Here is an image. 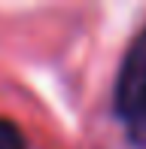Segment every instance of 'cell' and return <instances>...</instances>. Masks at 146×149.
<instances>
[{
    "instance_id": "1",
    "label": "cell",
    "mask_w": 146,
    "mask_h": 149,
    "mask_svg": "<svg viewBox=\"0 0 146 149\" xmlns=\"http://www.w3.org/2000/svg\"><path fill=\"white\" fill-rule=\"evenodd\" d=\"M113 110L122 122L125 134L137 146H146V28L134 37L131 49L119 64Z\"/></svg>"
},
{
    "instance_id": "2",
    "label": "cell",
    "mask_w": 146,
    "mask_h": 149,
    "mask_svg": "<svg viewBox=\"0 0 146 149\" xmlns=\"http://www.w3.org/2000/svg\"><path fill=\"white\" fill-rule=\"evenodd\" d=\"M0 149H28V137L12 119H0Z\"/></svg>"
}]
</instances>
